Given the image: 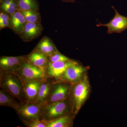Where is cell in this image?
<instances>
[{"label":"cell","instance_id":"obj_4","mask_svg":"<svg viewBox=\"0 0 127 127\" xmlns=\"http://www.w3.org/2000/svg\"><path fill=\"white\" fill-rule=\"evenodd\" d=\"M69 103L68 98L43 106L41 118L48 121L67 114Z\"/></svg>","mask_w":127,"mask_h":127},{"label":"cell","instance_id":"obj_15","mask_svg":"<svg viewBox=\"0 0 127 127\" xmlns=\"http://www.w3.org/2000/svg\"><path fill=\"white\" fill-rule=\"evenodd\" d=\"M33 50L42 53L48 56L58 51L52 40L47 36L42 37Z\"/></svg>","mask_w":127,"mask_h":127},{"label":"cell","instance_id":"obj_2","mask_svg":"<svg viewBox=\"0 0 127 127\" xmlns=\"http://www.w3.org/2000/svg\"><path fill=\"white\" fill-rule=\"evenodd\" d=\"M72 88L73 110V114L78 112L88 95L89 84L86 76L74 84Z\"/></svg>","mask_w":127,"mask_h":127},{"label":"cell","instance_id":"obj_7","mask_svg":"<svg viewBox=\"0 0 127 127\" xmlns=\"http://www.w3.org/2000/svg\"><path fill=\"white\" fill-rule=\"evenodd\" d=\"M86 68L75 61L66 69L57 81L53 82H63L74 84L82 79Z\"/></svg>","mask_w":127,"mask_h":127},{"label":"cell","instance_id":"obj_17","mask_svg":"<svg viewBox=\"0 0 127 127\" xmlns=\"http://www.w3.org/2000/svg\"><path fill=\"white\" fill-rule=\"evenodd\" d=\"M16 98L8 92L1 89L0 90V106L10 107L16 111L22 103Z\"/></svg>","mask_w":127,"mask_h":127},{"label":"cell","instance_id":"obj_5","mask_svg":"<svg viewBox=\"0 0 127 127\" xmlns=\"http://www.w3.org/2000/svg\"><path fill=\"white\" fill-rule=\"evenodd\" d=\"M43 107L35 103L26 102L22 103L15 111L23 123L41 118Z\"/></svg>","mask_w":127,"mask_h":127},{"label":"cell","instance_id":"obj_18","mask_svg":"<svg viewBox=\"0 0 127 127\" xmlns=\"http://www.w3.org/2000/svg\"><path fill=\"white\" fill-rule=\"evenodd\" d=\"M72 123V117L67 114L48 121L47 127H70Z\"/></svg>","mask_w":127,"mask_h":127},{"label":"cell","instance_id":"obj_8","mask_svg":"<svg viewBox=\"0 0 127 127\" xmlns=\"http://www.w3.org/2000/svg\"><path fill=\"white\" fill-rule=\"evenodd\" d=\"M75 61L72 59L68 61L48 62L46 70L47 79H51L52 81L58 80L66 69Z\"/></svg>","mask_w":127,"mask_h":127},{"label":"cell","instance_id":"obj_21","mask_svg":"<svg viewBox=\"0 0 127 127\" xmlns=\"http://www.w3.org/2000/svg\"><path fill=\"white\" fill-rule=\"evenodd\" d=\"M25 17L27 22L31 23H40L41 17L39 10H29L20 11Z\"/></svg>","mask_w":127,"mask_h":127},{"label":"cell","instance_id":"obj_22","mask_svg":"<svg viewBox=\"0 0 127 127\" xmlns=\"http://www.w3.org/2000/svg\"><path fill=\"white\" fill-rule=\"evenodd\" d=\"M23 123L27 127H47L48 121L45 119L40 118Z\"/></svg>","mask_w":127,"mask_h":127},{"label":"cell","instance_id":"obj_3","mask_svg":"<svg viewBox=\"0 0 127 127\" xmlns=\"http://www.w3.org/2000/svg\"><path fill=\"white\" fill-rule=\"evenodd\" d=\"M23 83L35 81H44L47 79L45 71L34 66L25 59L20 68L16 73Z\"/></svg>","mask_w":127,"mask_h":127},{"label":"cell","instance_id":"obj_20","mask_svg":"<svg viewBox=\"0 0 127 127\" xmlns=\"http://www.w3.org/2000/svg\"><path fill=\"white\" fill-rule=\"evenodd\" d=\"M0 11L11 15L18 10V5L16 0H5L0 2Z\"/></svg>","mask_w":127,"mask_h":127},{"label":"cell","instance_id":"obj_25","mask_svg":"<svg viewBox=\"0 0 127 127\" xmlns=\"http://www.w3.org/2000/svg\"><path fill=\"white\" fill-rule=\"evenodd\" d=\"M63 2H68V3H73L75 2V0H61Z\"/></svg>","mask_w":127,"mask_h":127},{"label":"cell","instance_id":"obj_12","mask_svg":"<svg viewBox=\"0 0 127 127\" xmlns=\"http://www.w3.org/2000/svg\"><path fill=\"white\" fill-rule=\"evenodd\" d=\"M43 81H32L23 83L26 102H35Z\"/></svg>","mask_w":127,"mask_h":127},{"label":"cell","instance_id":"obj_24","mask_svg":"<svg viewBox=\"0 0 127 127\" xmlns=\"http://www.w3.org/2000/svg\"><path fill=\"white\" fill-rule=\"evenodd\" d=\"M10 21V16L3 12L0 11V30L9 28Z\"/></svg>","mask_w":127,"mask_h":127},{"label":"cell","instance_id":"obj_13","mask_svg":"<svg viewBox=\"0 0 127 127\" xmlns=\"http://www.w3.org/2000/svg\"><path fill=\"white\" fill-rule=\"evenodd\" d=\"M26 59L32 65L45 71L46 73L49 62L48 56L33 50L29 55H26Z\"/></svg>","mask_w":127,"mask_h":127},{"label":"cell","instance_id":"obj_10","mask_svg":"<svg viewBox=\"0 0 127 127\" xmlns=\"http://www.w3.org/2000/svg\"><path fill=\"white\" fill-rule=\"evenodd\" d=\"M26 56L17 57L2 56L0 58V70L16 73L20 68Z\"/></svg>","mask_w":127,"mask_h":127},{"label":"cell","instance_id":"obj_14","mask_svg":"<svg viewBox=\"0 0 127 127\" xmlns=\"http://www.w3.org/2000/svg\"><path fill=\"white\" fill-rule=\"evenodd\" d=\"M10 16L9 28L15 34L19 35L23 32L27 22L20 11H17Z\"/></svg>","mask_w":127,"mask_h":127},{"label":"cell","instance_id":"obj_23","mask_svg":"<svg viewBox=\"0 0 127 127\" xmlns=\"http://www.w3.org/2000/svg\"><path fill=\"white\" fill-rule=\"evenodd\" d=\"M49 62H51L60 61H68L72 59L61 54L59 51L48 56Z\"/></svg>","mask_w":127,"mask_h":127},{"label":"cell","instance_id":"obj_1","mask_svg":"<svg viewBox=\"0 0 127 127\" xmlns=\"http://www.w3.org/2000/svg\"><path fill=\"white\" fill-rule=\"evenodd\" d=\"M0 87L21 103L26 102L23 83L16 73L0 70Z\"/></svg>","mask_w":127,"mask_h":127},{"label":"cell","instance_id":"obj_16","mask_svg":"<svg viewBox=\"0 0 127 127\" xmlns=\"http://www.w3.org/2000/svg\"><path fill=\"white\" fill-rule=\"evenodd\" d=\"M52 83V80L50 79H47L43 81L35 103L42 106L47 104Z\"/></svg>","mask_w":127,"mask_h":127},{"label":"cell","instance_id":"obj_26","mask_svg":"<svg viewBox=\"0 0 127 127\" xmlns=\"http://www.w3.org/2000/svg\"><path fill=\"white\" fill-rule=\"evenodd\" d=\"M5 0H0V2H2V1H4Z\"/></svg>","mask_w":127,"mask_h":127},{"label":"cell","instance_id":"obj_19","mask_svg":"<svg viewBox=\"0 0 127 127\" xmlns=\"http://www.w3.org/2000/svg\"><path fill=\"white\" fill-rule=\"evenodd\" d=\"M20 11L39 10V3L37 0H16Z\"/></svg>","mask_w":127,"mask_h":127},{"label":"cell","instance_id":"obj_9","mask_svg":"<svg viewBox=\"0 0 127 127\" xmlns=\"http://www.w3.org/2000/svg\"><path fill=\"white\" fill-rule=\"evenodd\" d=\"M115 12V16L110 22L107 24L100 23L96 25L98 27H106L108 34L113 33H121L127 30V17L120 15L114 6H112Z\"/></svg>","mask_w":127,"mask_h":127},{"label":"cell","instance_id":"obj_11","mask_svg":"<svg viewBox=\"0 0 127 127\" xmlns=\"http://www.w3.org/2000/svg\"><path fill=\"white\" fill-rule=\"evenodd\" d=\"M43 30V26L41 23L27 22L19 37L25 42H29L40 36Z\"/></svg>","mask_w":127,"mask_h":127},{"label":"cell","instance_id":"obj_6","mask_svg":"<svg viewBox=\"0 0 127 127\" xmlns=\"http://www.w3.org/2000/svg\"><path fill=\"white\" fill-rule=\"evenodd\" d=\"M63 82H52L47 104L68 98L71 93L72 86L71 84Z\"/></svg>","mask_w":127,"mask_h":127}]
</instances>
